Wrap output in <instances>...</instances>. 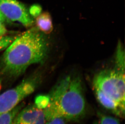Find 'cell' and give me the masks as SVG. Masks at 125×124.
Listing matches in <instances>:
<instances>
[{"label": "cell", "mask_w": 125, "mask_h": 124, "mask_svg": "<svg viewBox=\"0 0 125 124\" xmlns=\"http://www.w3.org/2000/svg\"><path fill=\"white\" fill-rule=\"evenodd\" d=\"M49 44L45 34L33 27L15 37L1 59L2 72L10 77L24 73L29 66L43 61Z\"/></svg>", "instance_id": "obj_1"}, {"label": "cell", "mask_w": 125, "mask_h": 124, "mask_svg": "<svg viewBox=\"0 0 125 124\" xmlns=\"http://www.w3.org/2000/svg\"><path fill=\"white\" fill-rule=\"evenodd\" d=\"M82 81L67 76L59 81L49 94V102L43 109L47 121L61 118L77 121L85 115L86 103Z\"/></svg>", "instance_id": "obj_2"}, {"label": "cell", "mask_w": 125, "mask_h": 124, "mask_svg": "<svg viewBox=\"0 0 125 124\" xmlns=\"http://www.w3.org/2000/svg\"><path fill=\"white\" fill-rule=\"evenodd\" d=\"M93 86L125 109V71L115 67L102 71L94 77Z\"/></svg>", "instance_id": "obj_3"}, {"label": "cell", "mask_w": 125, "mask_h": 124, "mask_svg": "<svg viewBox=\"0 0 125 124\" xmlns=\"http://www.w3.org/2000/svg\"><path fill=\"white\" fill-rule=\"evenodd\" d=\"M39 78L29 77L0 95V116L10 111L33 93L39 84Z\"/></svg>", "instance_id": "obj_4"}, {"label": "cell", "mask_w": 125, "mask_h": 124, "mask_svg": "<svg viewBox=\"0 0 125 124\" xmlns=\"http://www.w3.org/2000/svg\"><path fill=\"white\" fill-rule=\"evenodd\" d=\"M0 11L7 20L18 21L25 27L31 26L34 23L25 6L17 0H0Z\"/></svg>", "instance_id": "obj_5"}, {"label": "cell", "mask_w": 125, "mask_h": 124, "mask_svg": "<svg viewBox=\"0 0 125 124\" xmlns=\"http://www.w3.org/2000/svg\"><path fill=\"white\" fill-rule=\"evenodd\" d=\"M43 111L34 104L23 107L14 118L13 124H32L35 122Z\"/></svg>", "instance_id": "obj_6"}, {"label": "cell", "mask_w": 125, "mask_h": 124, "mask_svg": "<svg viewBox=\"0 0 125 124\" xmlns=\"http://www.w3.org/2000/svg\"><path fill=\"white\" fill-rule=\"evenodd\" d=\"M94 88L96 98L99 103L113 113L121 117H124L125 109L122 108L117 102L106 95L99 89Z\"/></svg>", "instance_id": "obj_7"}, {"label": "cell", "mask_w": 125, "mask_h": 124, "mask_svg": "<svg viewBox=\"0 0 125 124\" xmlns=\"http://www.w3.org/2000/svg\"><path fill=\"white\" fill-rule=\"evenodd\" d=\"M36 18V24L39 30L45 34L52 32L53 29V25L51 15L48 12L41 13Z\"/></svg>", "instance_id": "obj_8"}, {"label": "cell", "mask_w": 125, "mask_h": 124, "mask_svg": "<svg viewBox=\"0 0 125 124\" xmlns=\"http://www.w3.org/2000/svg\"><path fill=\"white\" fill-rule=\"evenodd\" d=\"M24 103L18 104L10 111L0 116V124H13L14 118L24 107Z\"/></svg>", "instance_id": "obj_9"}, {"label": "cell", "mask_w": 125, "mask_h": 124, "mask_svg": "<svg viewBox=\"0 0 125 124\" xmlns=\"http://www.w3.org/2000/svg\"><path fill=\"white\" fill-rule=\"evenodd\" d=\"M116 53L115 68L125 71V54L122 46L120 44L117 46Z\"/></svg>", "instance_id": "obj_10"}, {"label": "cell", "mask_w": 125, "mask_h": 124, "mask_svg": "<svg viewBox=\"0 0 125 124\" xmlns=\"http://www.w3.org/2000/svg\"><path fill=\"white\" fill-rule=\"evenodd\" d=\"M49 102L48 95H39L35 99L34 104L39 109H44Z\"/></svg>", "instance_id": "obj_11"}, {"label": "cell", "mask_w": 125, "mask_h": 124, "mask_svg": "<svg viewBox=\"0 0 125 124\" xmlns=\"http://www.w3.org/2000/svg\"><path fill=\"white\" fill-rule=\"evenodd\" d=\"M15 37L5 35L0 36V51L7 48L13 42Z\"/></svg>", "instance_id": "obj_12"}, {"label": "cell", "mask_w": 125, "mask_h": 124, "mask_svg": "<svg viewBox=\"0 0 125 124\" xmlns=\"http://www.w3.org/2000/svg\"><path fill=\"white\" fill-rule=\"evenodd\" d=\"M100 124H120L119 121L117 118L110 116H102Z\"/></svg>", "instance_id": "obj_13"}, {"label": "cell", "mask_w": 125, "mask_h": 124, "mask_svg": "<svg viewBox=\"0 0 125 124\" xmlns=\"http://www.w3.org/2000/svg\"><path fill=\"white\" fill-rule=\"evenodd\" d=\"M42 7L39 5H34L30 7L28 12L31 16L36 18L42 13Z\"/></svg>", "instance_id": "obj_14"}, {"label": "cell", "mask_w": 125, "mask_h": 124, "mask_svg": "<svg viewBox=\"0 0 125 124\" xmlns=\"http://www.w3.org/2000/svg\"><path fill=\"white\" fill-rule=\"evenodd\" d=\"M67 121L64 118H56L47 121L45 124H66Z\"/></svg>", "instance_id": "obj_15"}, {"label": "cell", "mask_w": 125, "mask_h": 124, "mask_svg": "<svg viewBox=\"0 0 125 124\" xmlns=\"http://www.w3.org/2000/svg\"><path fill=\"white\" fill-rule=\"evenodd\" d=\"M47 121L43 110L42 113L40 115L35 122L32 124H45Z\"/></svg>", "instance_id": "obj_16"}, {"label": "cell", "mask_w": 125, "mask_h": 124, "mask_svg": "<svg viewBox=\"0 0 125 124\" xmlns=\"http://www.w3.org/2000/svg\"><path fill=\"white\" fill-rule=\"evenodd\" d=\"M7 32V29L4 25L3 23L0 21V36L5 35Z\"/></svg>", "instance_id": "obj_17"}, {"label": "cell", "mask_w": 125, "mask_h": 124, "mask_svg": "<svg viewBox=\"0 0 125 124\" xmlns=\"http://www.w3.org/2000/svg\"><path fill=\"white\" fill-rule=\"evenodd\" d=\"M7 20L5 17L1 13V11H0V21L1 22H4L6 21Z\"/></svg>", "instance_id": "obj_18"}, {"label": "cell", "mask_w": 125, "mask_h": 124, "mask_svg": "<svg viewBox=\"0 0 125 124\" xmlns=\"http://www.w3.org/2000/svg\"><path fill=\"white\" fill-rule=\"evenodd\" d=\"M1 82H0V89H1Z\"/></svg>", "instance_id": "obj_19"}, {"label": "cell", "mask_w": 125, "mask_h": 124, "mask_svg": "<svg viewBox=\"0 0 125 124\" xmlns=\"http://www.w3.org/2000/svg\"><path fill=\"white\" fill-rule=\"evenodd\" d=\"M98 124V123H95V124Z\"/></svg>", "instance_id": "obj_20"}]
</instances>
